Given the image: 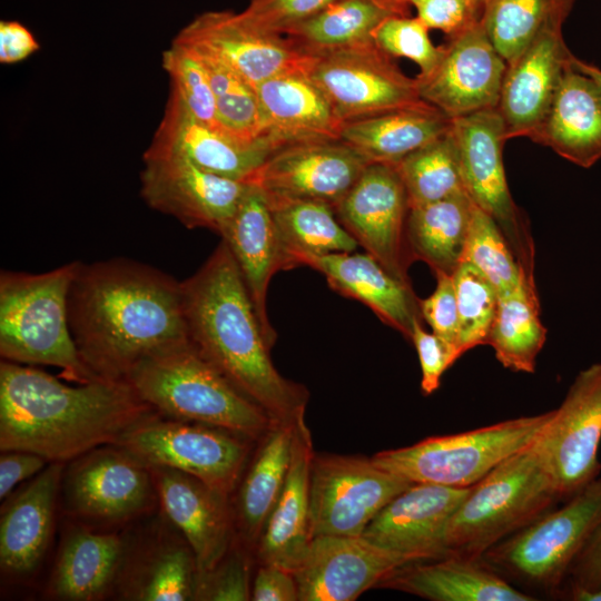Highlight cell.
Returning a JSON list of instances; mask_svg holds the SVG:
<instances>
[{
  "mask_svg": "<svg viewBox=\"0 0 601 601\" xmlns=\"http://www.w3.org/2000/svg\"><path fill=\"white\" fill-rule=\"evenodd\" d=\"M565 501L479 559L535 600L539 595L559 598L572 564L601 524V479Z\"/></svg>",
  "mask_w": 601,
  "mask_h": 601,
  "instance_id": "7",
  "label": "cell"
},
{
  "mask_svg": "<svg viewBox=\"0 0 601 601\" xmlns=\"http://www.w3.org/2000/svg\"><path fill=\"white\" fill-rule=\"evenodd\" d=\"M79 262L46 273L0 274V355L4 361L50 365L66 381L96 377L82 362L68 319V295Z\"/></svg>",
  "mask_w": 601,
  "mask_h": 601,
  "instance_id": "5",
  "label": "cell"
},
{
  "mask_svg": "<svg viewBox=\"0 0 601 601\" xmlns=\"http://www.w3.org/2000/svg\"><path fill=\"white\" fill-rule=\"evenodd\" d=\"M452 119L421 101L344 121L339 139L370 162L397 164L407 155L446 135Z\"/></svg>",
  "mask_w": 601,
  "mask_h": 601,
  "instance_id": "32",
  "label": "cell"
},
{
  "mask_svg": "<svg viewBox=\"0 0 601 601\" xmlns=\"http://www.w3.org/2000/svg\"><path fill=\"white\" fill-rule=\"evenodd\" d=\"M39 49V43L22 23L18 21L0 22V62L16 63Z\"/></svg>",
  "mask_w": 601,
  "mask_h": 601,
  "instance_id": "55",
  "label": "cell"
},
{
  "mask_svg": "<svg viewBox=\"0 0 601 601\" xmlns=\"http://www.w3.org/2000/svg\"><path fill=\"white\" fill-rule=\"evenodd\" d=\"M377 588L411 593L432 601H534L503 580L480 559L450 554L404 564Z\"/></svg>",
  "mask_w": 601,
  "mask_h": 601,
  "instance_id": "30",
  "label": "cell"
},
{
  "mask_svg": "<svg viewBox=\"0 0 601 601\" xmlns=\"http://www.w3.org/2000/svg\"><path fill=\"white\" fill-rule=\"evenodd\" d=\"M416 17L428 28L443 31L449 38L481 20V11L472 0H407Z\"/></svg>",
  "mask_w": 601,
  "mask_h": 601,
  "instance_id": "51",
  "label": "cell"
},
{
  "mask_svg": "<svg viewBox=\"0 0 601 601\" xmlns=\"http://www.w3.org/2000/svg\"><path fill=\"white\" fill-rule=\"evenodd\" d=\"M262 137L277 147L312 139H339L343 121L307 75L288 71L256 87Z\"/></svg>",
  "mask_w": 601,
  "mask_h": 601,
  "instance_id": "27",
  "label": "cell"
},
{
  "mask_svg": "<svg viewBox=\"0 0 601 601\" xmlns=\"http://www.w3.org/2000/svg\"><path fill=\"white\" fill-rule=\"evenodd\" d=\"M397 14H406L408 10L407 0H375Z\"/></svg>",
  "mask_w": 601,
  "mask_h": 601,
  "instance_id": "58",
  "label": "cell"
},
{
  "mask_svg": "<svg viewBox=\"0 0 601 601\" xmlns=\"http://www.w3.org/2000/svg\"><path fill=\"white\" fill-rule=\"evenodd\" d=\"M254 440L216 426L158 413L129 428L117 446L147 466L193 475L229 495L240 481Z\"/></svg>",
  "mask_w": 601,
  "mask_h": 601,
  "instance_id": "9",
  "label": "cell"
},
{
  "mask_svg": "<svg viewBox=\"0 0 601 601\" xmlns=\"http://www.w3.org/2000/svg\"><path fill=\"white\" fill-rule=\"evenodd\" d=\"M305 266L322 273L333 290L365 304L410 341L414 322L423 319L412 285L393 276L367 253L327 254Z\"/></svg>",
  "mask_w": 601,
  "mask_h": 601,
  "instance_id": "26",
  "label": "cell"
},
{
  "mask_svg": "<svg viewBox=\"0 0 601 601\" xmlns=\"http://www.w3.org/2000/svg\"><path fill=\"white\" fill-rule=\"evenodd\" d=\"M530 139L582 168L601 159V87L578 70L573 60Z\"/></svg>",
  "mask_w": 601,
  "mask_h": 601,
  "instance_id": "28",
  "label": "cell"
},
{
  "mask_svg": "<svg viewBox=\"0 0 601 601\" xmlns=\"http://www.w3.org/2000/svg\"><path fill=\"white\" fill-rule=\"evenodd\" d=\"M250 600L298 601L294 572L276 564L260 563L250 587Z\"/></svg>",
  "mask_w": 601,
  "mask_h": 601,
  "instance_id": "52",
  "label": "cell"
},
{
  "mask_svg": "<svg viewBox=\"0 0 601 601\" xmlns=\"http://www.w3.org/2000/svg\"><path fill=\"white\" fill-rule=\"evenodd\" d=\"M462 260L475 266L492 283L499 295L511 292L523 274L496 223L475 205Z\"/></svg>",
  "mask_w": 601,
  "mask_h": 601,
  "instance_id": "44",
  "label": "cell"
},
{
  "mask_svg": "<svg viewBox=\"0 0 601 601\" xmlns=\"http://www.w3.org/2000/svg\"><path fill=\"white\" fill-rule=\"evenodd\" d=\"M277 148L266 137L245 144L204 125L170 96L145 155L179 157L209 173L247 183Z\"/></svg>",
  "mask_w": 601,
  "mask_h": 601,
  "instance_id": "24",
  "label": "cell"
},
{
  "mask_svg": "<svg viewBox=\"0 0 601 601\" xmlns=\"http://www.w3.org/2000/svg\"><path fill=\"white\" fill-rule=\"evenodd\" d=\"M397 14L375 0H336L284 36L308 55L372 41L376 27Z\"/></svg>",
  "mask_w": 601,
  "mask_h": 601,
  "instance_id": "38",
  "label": "cell"
},
{
  "mask_svg": "<svg viewBox=\"0 0 601 601\" xmlns=\"http://www.w3.org/2000/svg\"><path fill=\"white\" fill-rule=\"evenodd\" d=\"M577 0H489L481 21L509 63L543 30L562 28Z\"/></svg>",
  "mask_w": 601,
  "mask_h": 601,
  "instance_id": "39",
  "label": "cell"
},
{
  "mask_svg": "<svg viewBox=\"0 0 601 601\" xmlns=\"http://www.w3.org/2000/svg\"><path fill=\"white\" fill-rule=\"evenodd\" d=\"M194 51L207 71L220 128L245 144L265 138L262 137L256 88L216 58Z\"/></svg>",
  "mask_w": 601,
  "mask_h": 601,
  "instance_id": "41",
  "label": "cell"
},
{
  "mask_svg": "<svg viewBox=\"0 0 601 601\" xmlns=\"http://www.w3.org/2000/svg\"><path fill=\"white\" fill-rule=\"evenodd\" d=\"M336 0H249L243 16L256 27L279 35Z\"/></svg>",
  "mask_w": 601,
  "mask_h": 601,
  "instance_id": "48",
  "label": "cell"
},
{
  "mask_svg": "<svg viewBox=\"0 0 601 601\" xmlns=\"http://www.w3.org/2000/svg\"><path fill=\"white\" fill-rule=\"evenodd\" d=\"M457 304V349L461 354L486 345L494 321L499 294L492 283L471 263L462 260L453 273Z\"/></svg>",
  "mask_w": 601,
  "mask_h": 601,
  "instance_id": "43",
  "label": "cell"
},
{
  "mask_svg": "<svg viewBox=\"0 0 601 601\" xmlns=\"http://www.w3.org/2000/svg\"><path fill=\"white\" fill-rule=\"evenodd\" d=\"M470 489L413 483L375 515L362 536L414 561L446 556L449 521Z\"/></svg>",
  "mask_w": 601,
  "mask_h": 601,
  "instance_id": "20",
  "label": "cell"
},
{
  "mask_svg": "<svg viewBox=\"0 0 601 601\" xmlns=\"http://www.w3.org/2000/svg\"><path fill=\"white\" fill-rule=\"evenodd\" d=\"M250 587L246 556L229 550L217 565L198 575L196 600H250Z\"/></svg>",
  "mask_w": 601,
  "mask_h": 601,
  "instance_id": "47",
  "label": "cell"
},
{
  "mask_svg": "<svg viewBox=\"0 0 601 601\" xmlns=\"http://www.w3.org/2000/svg\"><path fill=\"white\" fill-rule=\"evenodd\" d=\"M473 207L466 193L411 207L405 236L412 262H425L434 274L453 275L462 262Z\"/></svg>",
  "mask_w": 601,
  "mask_h": 601,
  "instance_id": "34",
  "label": "cell"
},
{
  "mask_svg": "<svg viewBox=\"0 0 601 601\" xmlns=\"http://www.w3.org/2000/svg\"><path fill=\"white\" fill-rule=\"evenodd\" d=\"M180 292L193 346L275 422L305 420L309 393L275 367L273 347L223 240L196 273L180 282Z\"/></svg>",
  "mask_w": 601,
  "mask_h": 601,
  "instance_id": "3",
  "label": "cell"
},
{
  "mask_svg": "<svg viewBox=\"0 0 601 601\" xmlns=\"http://www.w3.org/2000/svg\"><path fill=\"white\" fill-rule=\"evenodd\" d=\"M410 208L465 193L451 130L395 164Z\"/></svg>",
  "mask_w": 601,
  "mask_h": 601,
  "instance_id": "40",
  "label": "cell"
},
{
  "mask_svg": "<svg viewBox=\"0 0 601 601\" xmlns=\"http://www.w3.org/2000/svg\"><path fill=\"white\" fill-rule=\"evenodd\" d=\"M63 462H50L6 506L0 521V564L11 574L30 573L51 534Z\"/></svg>",
  "mask_w": 601,
  "mask_h": 601,
  "instance_id": "31",
  "label": "cell"
},
{
  "mask_svg": "<svg viewBox=\"0 0 601 601\" xmlns=\"http://www.w3.org/2000/svg\"><path fill=\"white\" fill-rule=\"evenodd\" d=\"M428 28L417 18L391 14L374 30V43L390 57L406 58L420 68L418 77L428 75L439 63L443 47H435Z\"/></svg>",
  "mask_w": 601,
  "mask_h": 601,
  "instance_id": "46",
  "label": "cell"
},
{
  "mask_svg": "<svg viewBox=\"0 0 601 601\" xmlns=\"http://www.w3.org/2000/svg\"><path fill=\"white\" fill-rule=\"evenodd\" d=\"M506 61L481 20L451 37L436 67L416 77L420 97L449 118L496 109Z\"/></svg>",
  "mask_w": 601,
  "mask_h": 601,
  "instance_id": "17",
  "label": "cell"
},
{
  "mask_svg": "<svg viewBox=\"0 0 601 601\" xmlns=\"http://www.w3.org/2000/svg\"><path fill=\"white\" fill-rule=\"evenodd\" d=\"M370 161L341 139H312L275 149L250 178L269 206L321 201L333 206Z\"/></svg>",
  "mask_w": 601,
  "mask_h": 601,
  "instance_id": "13",
  "label": "cell"
},
{
  "mask_svg": "<svg viewBox=\"0 0 601 601\" xmlns=\"http://www.w3.org/2000/svg\"><path fill=\"white\" fill-rule=\"evenodd\" d=\"M156 411L126 380L95 378L76 386L35 367L0 364V449L36 453L49 462L116 445Z\"/></svg>",
  "mask_w": 601,
  "mask_h": 601,
  "instance_id": "2",
  "label": "cell"
},
{
  "mask_svg": "<svg viewBox=\"0 0 601 601\" xmlns=\"http://www.w3.org/2000/svg\"><path fill=\"white\" fill-rule=\"evenodd\" d=\"M218 235L239 268L266 339L273 347L277 334L268 319L266 299L270 278L282 270V259L273 214L257 186L248 183L236 211Z\"/></svg>",
  "mask_w": 601,
  "mask_h": 601,
  "instance_id": "25",
  "label": "cell"
},
{
  "mask_svg": "<svg viewBox=\"0 0 601 601\" xmlns=\"http://www.w3.org/2000/svg\"><path fill=\"white\" fill-rule=\"evenodd\" d=\"M269 207L279 245L282 270L305 266L314 257L355 252L358 247L328 204L302 200Z\"/></svg>",
  "mask_w": 601,
  "mask_h": 601,
  "instance_id": "35",
  "label": "cell"
},
{
  "mask_svg": "<svg viewBox=\"0 0 601 601\" xmlns=\"http://www.w3.org/2000/svg\"><path fill=\"white\" fill-rule=\"evenodd\" d=\"M343 227L388 273L410 283L406 245L410 204L393 164L370 162L334 207Z\"/></svg>",
  "mask_w": 601,
  "mask_h": 601,
  "instance_id": "14",
  "label": "cell"
},
{
  "mask_svg": "<svg viewBox=\"0 0 601 601\" xmlns=\"http://www.w3.org/2000/svg\"><path fill=\"white\" fill-rule=\"evenodd\" d=\"M574 55L562 28L543 30L520 55L506 63L497 111L506 139L531 136L546 116Z\"/></svg>",
  "mask_w": 601,
  "mask_h": 601,
  "instance_id": "22",
  "label": "cell"
},
{
  "mask_svg": "<svg viewBox=\"0 0 601 601\" xmlns=\"http://www.w3.org/2000/svg\"><path fill=\"white\" fill-rule=\"evenodd\" d=\"M413 483L371 457L314 453L309 473V528L321 535L359 536L375 515Z\"/></svg>",
  "mask_w": 601,
  "mask_h": 601,
  "instance_id": "11",
  "label": "cell"
},
{
  "mask_svg": "<svg viewBox=\"0 0 601 601\" xmlns=\"http://www.w3.org/2000/svg\"><path fill=\"white\" fill-rule=\"evenodd\" d=\"M174 41L216 58L255 88L278 75L307 70L313 59L288 37L256 27L242 12H204Z\"/></svg>",
  "mask_w": 601,
  "mask_h": 601,
  "instance_id": "16",
  "label": "cell"
},
{
  "mask_svg": "<svg viewBox=\"0 0 601 601\" xmlns=\"http://www.w3.org/2000/svg\"><path fill=\"white\" fill-rule=\"evenodd\" d=\"M126 381L158 414L260 440L277 422L239 392L189 339L140 361Z\"/></svg>",
  "mask_w": 601,
  "mask_h": 601,
  "instance_id": "4",
  "label": "cell"
},
{
  "mask_svg": "<svg viewBox=\"0 0 601 601\" xmlns=\"http://www.w3.org/2000/svg\"><path fill=\"white\" fill-rule=\"evenodd\" d=\"M436 287L426 298L418 299L422 318L430 325L432 332L447 344L457 349V304L453 276L446 273H435Z\"/></svg>",
  "mask_w": 601,
  "mask_h": 601,
  "instance_id": "49",
  "label": "cell"
},
{
  "mask_svg": "<svg viewBox=\"0 0 601 601\" xmlns=\"http://www.w3.org/2000/svg\"><path fill=\"white\" fill-rule=\"evenodd\" d=\"M149 469L165 513L194 554L198 575L211 570L230 550L233 541L235 518L228 494L184 472Z\"/></svg>",
  "mask_w": 601,
  "mask_h": 601,
  "instance_id": "23",
  "label": "cell"
},
{
  "mask_svg": "<svg viewBox=\"0 0 601 601\" xmlns=\"http://www.w3.org/2000/svg\"><path fill=\"white\" fill-rule=\"evenodd\" d=\"M140 194L146 204L187 228L217 234L236 211L248 183L226 178L174 156L144 155Z\"/></svg>",
  "mask_w": 601,
  "mask_h": 601,
  "instance_id": "18",
  "label": "cell"
},
{
  "mask_svg": "<svg viewBox=\"0 0 601 601\" xmlns=\"http://www.w3.org/2000/svg\"><path fill=\"white\" fill-rule=\"evenodd\" d=\"M535 441L471 486L446 528L449 555L479 559L562 500Z\"/></svg>",
  "mask_w": 601,
  "mask_h": 601,
  "instance_id": "6",
  "label": "cell"
},
{
  "mask_svg": "<svg viewBox=\"0 0 601 601\" xmlns=\"http://www.w3.org/2000/svg\"><path fill=\"white\" fill-rule=\"evenodd\" d=\"M411 341L420 359L421 391L424 395H431L440 387L444 372L461 356L452 345L433 332L425 331L421 319H416L413 324Z\"/></svg>",
  "mask_w": 601,
  "mask_h": 601,
  "instance_id": "50",
  "label": "cell"
},
{
  "mask_svg": "<svg viewBox=\"0 0 601 601\" xmlns=\"http://www.w3.org/2000/svg\"><path fill=\"white\" fill-rule=\"evenodd\" d=\"M560 599L571 601H601V587L598 589H566Z\"/></svg>",
  "mask_w": 601,
  "mask_h": 601,
  "instance_id": "56",
  "label": "cell"
},
{
  "mask_svg": "<svg viewBox=\"0 0 601 601\" xmlns=\"http://www.w3.org/2000/svg\"><path fill=\"white\" fill-rule=\"evenodd\" d=\"M314 456L305 420L295 426L292 460L282 492L256 544L260 563L290 571L300 563L311 543L309 473Z\"/></svg>",
  "mask_w": 601,
  "mask_h": 601,
  "instance_id": "29",
  "label": "cell"
},
{
  "mask_svg": "<svg viewBox=\"0 0 601 601\" xmlns=\"http://www.w3.org/2000/svg\"><path fill=\"white\" fill-rule=\"evenodd\" d=\"M473 3L477 7V9L481 11V14L483 13V9L485 4L489 2V0H472Z\"/></svg>",
  "mask_w": 601,
  "mask_h": 601,
  "instance_id": "59",
  "label": "cell"
},
{
  "mask_svg": "<svg viewBox=\"0 0 601 601\" xmlns=\"http://www.w3.org/2000/svg\"><path fill=\"white\" fill-rule=\"evenodd\" d=\"M562 500L595 480L601 470V362L581 370L536 439Z\"/></svg>",
  "mask_w": 601,
  "mask_h": 601,
  "instance_id": "15",
  "label": "cell"
},
{
  "mask_svg": "<svg viewBox=\"0 0 601 601\" xmlns=\"http://www.w3.org/2000/svg\"><path fill=\"white\" fill-rule=\"evenodd\" d=\"M68 319L82 362L105 380H126L147 356L188 339L180 282L128 258L79 264Z\"/></svg>",
  "mask_w": 601,
  "mask_h": 601,
  "instance_id": "1",
  "label": "cell"
},
{
  "mask_svg": "<svg viewBox=\"0 0 601 601\" xmlns=\"http://www.w3.org/2000/svg\"><path fill=\"white\" fill-rule=\"evenodd\" d=\"M124 553L118 535L76 531L63 543L51 580L53 595L86 601L101 595Z\"/></svg>",
  "mask_w": 601,
  "mask_h": 601,
  "instance_id": "37",
  "label": "cell"
},
{
  "mask_svg": "<svg viewBox=\"0 0 601 601\" xmlns=\"http://www.w3.org/2000/svg\"><path fill=\"white\" fill-rule=\"evenodd\" d=\"M95 449L72 464L65 480L68 506L78 515L121 520L149 504L155 483L150 469L115 445Z\"/></svg>",
  "mask_w": 601,
  "mask_h": 601,
  "instance_id": "21",
  "label": "cell"
},
{
  "mask_svg": "<svg viewBox=\"0 0 601 601\" xmlns=\"http://www.w3.org/2000/svg\"><path fill=\"white\" fill-rule=\"evenodd\" d=\"M573 66L581 72L591 77L601 87V69L599 67L585 62L575 56L573 58Z\"/></svg>",
  "mask_w": 601,
  "mask_h": 601,
  "instance_id": "57",
  "label": "cell"
},
{
  "mask_svg": "<svg viewBox=\"0 0 601 601\" xmlns=\"http://www.w3.org/2000/svg\"><path fill=\"white\" fill-rule=\"evenodd\" d=\"M43 456L36 453L10 450L2 451L0 456V497L6 499L21 481L40 473L46 463Z\"/></svg>",
  "mask_w": 601,
  "mask_h": 601,
  "instance_id": "54",
  "label": "cell"
},
{
  "mask_svg": "<svg viewBox=\"0 0 601 601\" xmlns=\"http://www.w3.org/2000/svg\"><path fill=\"white\" fill-rule=\"evenodd\" d=\"M162 67L170 79V96L199 122L223 130L207 71L196 52L173 41L162 53Z\"/></svg>",
  "mask_w": 601,
  "mask_h": 601,
  "instance_id": "45",
  "label": "cell"
},
{
  "mask_svg": "<svg viewBox=\"0 0 601 601\" xmlns=\"http://www.w3.org/2000/svg\"><path fill=\"white\" fill-rule=\"evenodd\" d=\"M464 190L496 223L524 274L534 278V242L525 214L513 200L502 150L508 140L497 109L452 119Z\"/></svg>",
  "mask_w": 601,
  "mask_h": 601,
  "instance_id": "10",
  "label": "cell"
},
{
  "mask_svg": "<svg viewBox=\"0 0 601 601\" xmlns=\"http://www.w3.org/2000/svg\"><path fill=\"white\" fill-rule=\"evenodd\" d=\"M540 309L535 282L524 273L511 292L499 295L486 345L494 349L503 367L514 372H535L536 357L546 339Z\"/></svg>",
  "mask_w": 601,
  "mask_h": 601,
  "instance_id": "36",
  "label": "cell"
},
{
  "mask_svg": "<svg viewBox=\"0 0 601 601\" xmlns=\"http://www.w3.org/2000/svg\"><path fill=\"white\" fill-rule=\"evenodd\" d=\"M410 562L362 535L315 536L294 571L298 601H353Z\"/></svg>",
  "mask_w": 601,
  "mask_h": 601,
  "instance_id": "19",
  "label": "cell"
},
{
  "mask_svg": "<svg viewBox=\"0 0 601 601\" xmlns=\"http://www.w3.org/2000/svg\"><path fill=\"white\" fill-rule=\"evenodd\" d=\"M553 414L551 410L459 434L431 436L410 446L378 452L371 459L412 483L470 487L533 443Z\"/></svg>",
  "mask_w": 601,
  "mask_h": 601,
  "instance_id": "8",
  "label": "cell"
},
{
  "mask_svg": "<svg viewBox=\"0 0 601 601\" xmlns=\"http://www.w3.org/2000/svg\"><path fill=\"white\" fill-rule=\"evenodd\" d=\"M312 56L307 75L343 122L423 101L416 78L373 40Z\"/></svg>",
  "mask_w": 601,
  "mask_h": 601,
  "instance_id": "12",
  "label": "cell"
},
{
  "mask_svg": "<svg viewBox=\"0 0 601 601\" xmlns=\"http://www.w3.org/2000/svg\"><path fill=\"white\" fill-rule=\"evenodd\" d=\"M142 565L132 599L142 601L196 600L198 570L189 545L158 548Z\"/></svg>",
  "mask_w": 601,
  "mask_h": 601,
  "instance_id": "42",
  "label": "cell"
},
{
  "mask_svg": "<svg viewBox=\"0 0 601 601\" xmlns=\"http://www.w3.org/2000/svg\"><path fill=\"white\" fill-rule=\"evenodd\" d=\"M297 423L277 422L265 433L239 484L233 509L235 526L253 548L286 481Z\"/></svg>",
  "mask_w": 601,
  "mask_h": 601,
  "instance_id": "33",
  "label": "cell"
},
{
  "mask_svg": "<svg viewBox=\"0 0 601 601\" xmlns=\"http://www.w3.org/2000/svg\"><path fill=\"white\" fill-rule=\"evenodd\" d=\"M600 587L601 524L593 532L585 546L572 564L561 593L566 589H598Z\"/></svg>",
  "mask_w": 601,
  "mask_h": 601,
  "instance_id": "53",
  "label": "cell"
}]
</instances>
